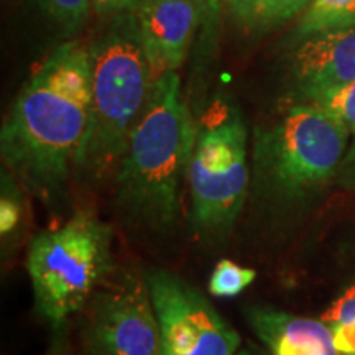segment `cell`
<instances>
[{
  "label": "cell",
  "instance_id": "4",
  "mask_svg": "<svg viewBox=\"0 0 355 355\" xmlns=\"http://www.w3.org/2000/svg\"><path fill=\"white\" fill-rule=\"evenodd\" d=\"M105 21V28L89 46L91 110L74 168L91 180L117 171L153 84L135 13H122Z\"/></svg>",
  "mask_w": 355,
  "mask_h": 355
},
{
  "label": "cell",
  "instance_id": "19",
  "mask_svg": "<svg viewBox=\"0 0 355 355\" xmlns=\"http://www.w3.org/2000/svg\"><path fill=\"white\" fill-rule=\"evenodd\" d=\"M21 217L20 201L10 191H2V201H0V232L2 237L7 239L13 230L19 227Z\"/></svg>",
  "mask_w": 355,
  "mask_h": 355
},
{
  "label": "cell",
  "instance_id": "2",
  "mask_svg": "<svg viewBox=\"0 0 355 355\" xmlns=\"http://www.w3.org/2000/svg\"><path fill=\"white\" fill-rule=\"evenodd\" d=\"M198 130L180 74L155 79L115 171V202L128 225L155 235L176 227Z\"/></svg>",
  "mask_w": 355,
  "mask_h": 355
},
{
  "label": "cell",
  "instance_id": "11",
  "mask_svg": "<svg viewBox=\"0 0 355 355\" xmlns=\"http://www.w3.org/2000/svg\"><path fill=\"white\" fill-rule=\"evenodd\" d=\"M247 319L272 355H340L321 319L301 318L272 306H250Z\"/></svg>",
  "mask_w": 355,
  "mask_h": 355
},
{
  "label": "cell",
  "instance_id": "14",
  "mask_svg": "<svg viewBox=\"0 0 355 355\" xmlns=\"http://www.w3.org/2000/svg\"><path fill=\"white\" fill-rule=\"evenodd\" d=\"M64 35H74L86 25L91 0H25Z\"/></svg>",
  "mask_w": 355,
  "mask_h": 355
},
{
  "label": "cell",
  "instance_id": "20",
  "mask_svg": "<svg viewBox=\"0 0 355 355\" xmlns=\"http://www.w3.org/2000/svg\"><path fill=\"white\" fill-rule=\"evenodd\" d=\"M140 0H91L92 12L102 20L114 19L122 13H135Z\"/></svg>",
  "mask_w": 355,
  "mask_h": 355
},
{
  "label": "cell",
  "instance_id": "12",
  "mask_svg": "<svg viewBox=\"0 0 355 355\" xmlns=\"http://www.w3.org/2000/svg\"><path fill=\"white\" fill-rule=\"evenodd\" d=\"M311 0H225V13L242 32L259 35L295 19Z\"/></svg>",
  "mask_w": 355,
  "mask_h": 355
},
{
  "label": "cell",
  "instance_id": "18",
  "mask_svg": "<svg viewBox=\"0 0 355 355\" xmlns=\"http://www.w3.org/2000/svg\"><path fill=\"white\" fill-rule=\"evenodd\" d=\"M355 319V285L349 286L344 293L337 296V300L327 308L322 314L321 321L327 327L336 326V324Z\"/></svg>",
  "mask_w": 355,
  "mask_h": 355
},
{
  "label": "cell",
  "instance_id": "21",
  "mask_svg": "<svg viewBox=\"0 0 355 355\" xmlns=\"http://www.w3.org/2000/svg\"><path fill=\"white\" fill-rule=\"evenodd\" d=\"M337 352L340 355H355V319L329 327Z\"/></svg>",
  "mask_w": 355,
  "mask_h": 355
},
{
  "label": "cell",
  "instance_id": "10",
  "mask_svg": "<svg viewBox=\"0 0 355 355\" xmlns=\"http://www.w3.org/2000/svg\"><path fill=\"white\" fill-rule=\"evenodd\" d=\"M291 76L306 97L355 81V26L303 40L291 53Z\"/></svg>",
  "mask_w": 355,
  "mask_h": 355
},
{
  "label": "cell",
  "instance_id": "15",
  "mask_svg": "<svg viewBox=\"0 0 355 355\" xmlns=\"http://www.w3.org/2000/svg\"><path fill=\"white\" fill-rule=\"evenodd\" d=\"M198 13V35L196 55L198 64H204L216 46V38L219 35L220 17L225 12V0H189Z\"/></svg>",
  "mask_w": 355,
  "mask_h": 355
},
{
  "label": "cell",
  "instance_id": "6",
  "mask_svg": "<svg viewBox=\"0 0 355 355\" xmlns=\"http://www.w3.org/2000/svg\"><path fill=\"white\" fill-rule=\"evenodd\" d=\"M26 270L35 308L60 329L112 273V230L91 211H79L30 242Z\"/></svg>",
  "mask_w": 355,
  "mask_h": 355
},
{
  "label": "cell",
  "instance_id": "7",
  "mask_svg": "<svg viewBox=\"0 0 355 355\" xmlns=\"http://www.w3.org/2000/svg\"><path fill=\"white\" fill-rule=\"evenodd\" d=\"M162 355H237L242 339L188 282L166 270L146 273Z\"/></svg>",
  "mask_w": 355,
  "mask_h": 355
},
{
  "label": "cell",
  "instance_id": "22",
  "mask_svg": "<svg viewBox=\"0 0 355 355\" xmlns=\"http://www.w3.org/2000/svg\"><path fill=\"white\" fill-rule=\"evenodd\" d=\"M237 355H250V354H248V352H247V350H241V352H239Z\"/></svg>",
  "mask_w": 355,
  "mask_h": 355
},
{
  "label": "cell",
  "instance_id": "16",
  "mask_svg": "<svg viewBox=\"0 0 355 355\" xmlns=\"http://www.w3.org/2000/svg\"><path fill=\"white\" fill-rule=\"evenodd\" d=\"M257 272L234 260H219L209 278V293L216 298H235L255 282Z\"/></svg>",
  "mask_w": 355,
  "mask_h": 355
},
{
  "label": "cell",
  "instance_id": "13",
  "mask_svg": "<svg viewBox=\"0 0 355 355\" xmlns=\"http://www.w3.org/2000/svg\"><path fill=\"white\" fill-rule=\"evenodd\" d=\"M355 26V0H311L295 30V40Z\"/></svg>",
  "mask_w": 355,
  "mask_h": 355
},
{
  "label": "cell",
  "instance_id": "1",
  "mask_svg": "<svg viewBox=\"0 0 355 355\" xmlns=\"http://www.w3.org/2000/svg\"><path fill=\"white\" fill-rule=\"evenodd\" d=\"M91 51L66 42L28 78L0 132V155L26 193L61 201L86 139L91 110Z\"/></svg>",
  "mask_w": 355,
  "mask_h": 355
},
{
  "label": "cell",
  "instance_id": "8",
  "mask_svg": "<svg viewBox=\"0 0 355 355\" xmlns=\"http://www.w3.org/2000/svg\"><path fill=\"white\" fill-rule=\"evenodd\" d=\"M86 345L91 355H162L145 277L109 275L87 303Z\"/></svg>",
  "mask_w": 355,
  "mask_h": 355
},
{
  "label": "cell",
  "instance_id": "9",
  "mask_svg": "<svg viewBox=\"0 0 355 355\" xmlns=\"http://www.w3.org/2000/svg\"><path fill=\"white\" fill-rule=\"evenodd\" d=\"M140 42L152 79L178 73L198 35V13L189 0H140L135 10Z\"/></svg>",
  "mask_w": 355,
  "mask_h": 355
},
{
  "label": "cell",
  "instance_id": "17",
  "mask_svg": "<svg viewBox=\"0 0 355 355\" xmlns=\"http://www.w3.org/2000/svg\"><path fill=\"white\" fill-rule=\"evenodd\" d=\"M311 102L329 110L355 135V81L326 89L311 97Z\"/></svg>",
  "mask_w": 355,
  "mask_h": 355
},
{
  "label": "cell",
  "instance_id": "5",
  "mask_svg": "<svg viewBox=\"0 0 355 355\" xmlns=\"http://www.w3.org/2000/svg\"><path fill=\"white\" fill-rule=\"evenodd\" d=\"M188 183L191 227L204 243L232 234L250 193L248 132L241 110L217 97L199 119Z\"/></svg>",
  "mask_w": 355,
  "mask_h": 355
},
{
  "label": "cell",
  "instance_id": "3",
  "mask_svg": "<svg viewBox=\"0 0 355 355\" xmlns=\"http://www.w3.org/2000/svg\"><path fill=\"white\" fill-rule=\"evenodd\" d=\"M349 133L314 102L293 105L277 122L255 127L248 193L254 219L282 214L329 183Z\"/></svg>",
  "mask_w": 355,
  "mask_h": 355
}]
</instances>
